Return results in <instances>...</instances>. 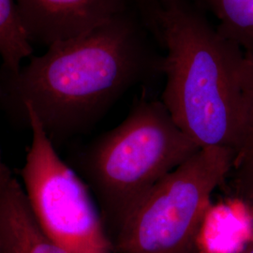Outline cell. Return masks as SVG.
Listing matches in <instances>:
<instances>
[{
	"instance_id": "7a4b0ae2",
	"label": "cell",
	"mask_w": 253,
	"mask_h": 253,
	"mask_svg": "<svg viewBox=\"0 0 253 253\" xmlns=\"http://www.w3.org/2000/svg\"><path fill=\"white\" fill-rule=\"evenodd\" d=\"M160 45L165 51L163 101L173 121L201 148H239L242 50L190 0H162Z\"/></svg>"
},
{
	"instance_id": "8992f818",
	"label": "cell",
	"mask_w": 253,
	"mask_h": 253,
	"mask_svg": "<svg viewBox=\"0 0 253 253\" xmlns=\"http://www.w3.org/2000/svg\"><path fill=\"white\" fill-rule=\"evenodd\" d=\"M29 42L49 47L129 10L130 0H16Z\"/></svg>"
},
{
	"instance_id": "ba28073f",
	"label": "cell",
	"mask_w": 253,
	"mask_h": 253,
	"mask_svg": "<svg viewBox=\"0 0 253 253\" xmlns=\"http://www.w3.org/2000/svg\"><path fill=\"white\" fill-rule=\"evenodd\" d=\"M216 20L218 31L253 59V0H190Z\"/></svg>"
},
{
	"instance_id": "7c38bea8",
	"label": "cell",
	"mask_w": 253,
	"mask_h": 253,
	"mask_svg": "<svg viewBox=\"0 0 253 253\" xmlns=\"http://www.w3.org/2000/svg\"><path fill=\"white\" fill-rule=\"evenodd\" d=\"M130 4L149 34L159 39L162 0H130Z\"/></svg>"
},
{
	"instance_id": "8fae6325",
	"label": "cell",
	"mask_w": 253,
	"mask_h": 253,
	"mask_svg": "<svg viewBox=\"0 0 253 253\" xmlns=\"http://www.w3.org/2000/svg\"><path fill=\"white\" fill-rule=\"evenodd\" d=\"M226 181H230L235 198L253 214V151L240 154L235 158Z\"/></svg>"
},
{
	"instance_id": "6da1fadb",
	"label": "cell",
	"mask_w": 253,
	"mask_h": 253,
	"mask_svg": "<svg viewBox=\"0 0 253 253\" xmlns=\"http://www.w3.org/2000/svg\"><path fill=\"white\" fill-rule=\"evenodd\" d=\"M134 10L54 42L18 70L0 66V109L18 125L27 112L60 146L91 130L126 92L161 72Z\"/></svg>"
},
{
	"instance_id": "277c9868",
	"label": "cell",
	"mask_w": 253,
	"mask_h": 253,
	"mask_svg": "<svg viewBox=\"0 0 253 253\" xmlns=\"http://www.w3.org/2000/svg\"><path fill=\"white\" fill-rule=\"evenodd\" d=\"M236 154L203 147L159 182L135 208L113 241L114 253H191Z\"/></svg>"
},
{
	"instance_id": "5bb4252c",
	"label": "cell",
	"mask_w": 253,
	"mask_h": 253,
	"mask_svg": "<svg viewBox=\"0 0 253 253\" xmlns=\"http://www.w3.org/2000/svg\"><path fill=\"white\" fill-rule=\"evenodd\" d=\"M231 253H253V237L248 240L244 245H242L239 249Z\"/></svg>"
},
{
	"instance_id": "4fadbf2b",
	"label": "cell",
	"mask_w": 253,
	"mask_h": 253,
	"mask_svg": "<svg viewBox=\"0 0 253 253\" xmlns=\"http://www.w3.org/2000/svg\"><path fill=\"white\" fill-rule=\"evenodd\" d=\"M11 171L9 170V167L5 164L4 161H3V156H2V150H1V146H0V183L2 180L9 175Z\"/></svg>"
},
{
	"instance_id": "52a82bcc",
	"label": "cell",
	"mask_w": 253,
	"mask_h": 253,
	"mask_svg": "<svg viewBox=\"0 0 253 253\" xmlns=\"http://www.w3.org/2000/svg\"><path fill=\"white\" fill-rule=\"evenodd\" d=\"M0 253H68L40 226L12 172L0 183Z\"/></svg>"
},
{
	"instance_id": "30bf717a",
	"label": "cell",
	"mask_w": 253,
	"mask_h": 253,
	"mask_svg": "<svg viewBox=\"0 0 253 253\" xmlns=\"http://www.w3.org/2000/svg\"><path fill=\"white\" fill-rule=\"evenodd\" d=\"M242 124L237 155L253 151V59L245 56L241 77Z\"/></svg>"
},
{
	"instance_id": "3957f363",
	"label": "cell",
	"mask_w": 253,
	"mask_h": 253,
	"mask_svg": "<svg viewBox=\"0 0 253 253\" xmlns=\"http://www.w3.org/2000/svg\"><path fill=\"white\" fill-rule=\"evenodd\" d=\"M200 149L162 100L142 99L78 152L73 168L90 190L111 243L154 187Z\"/></svg>"
},
{
	"instance_id": "5b68a950",
	"label": "cell",
	"mask_w": 253,
	"mask_h": 253,
	"mask_svg": "<svg viewBox=\"0 0 253 253\" xmlns=\"http://www.w3.org/2000/svg\"><path fill=\"white\" fill-rule=\"evenodd\" d=\"M24 126L31 144L20 182L40 226L68 253H114L86 184L60 158L32 113H26Z\"/></svg>"
},
{
	"instance_id": "9c48e42d",
	"label": "cell",
	"mask_w": 253,
	"mask_h": 253,
	"mask_svg": "<svg viewBox=\"0 0 253 253\" xmlns=\"http://www.w3.org/2000/svg\"><path fill=\"white\" fill-rule=\"evenodd\" d=\"M33 48L22 26L16 0H0V66L16 71Z\"/></svg>"
}]
</instances>
